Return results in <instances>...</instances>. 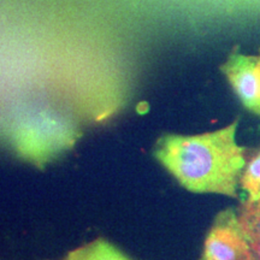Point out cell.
<instances>
[{
	"instance_id": "cell-8",
	"label": "cell",
	"mask_w": 260,
	"mask_h": 260,
	"mask_svg": "<svg viewBox=\"0 0 260 260\" xmlns=\"http://www.w3.org/2000/svg\"><path fill=\"white\" fill-rule=\"evenodd\" d=\"M249 246H251V249L255 253V255L258 256L259 260H260V240L249 241Z\"/></svg>"
},
{
	"instance_id": "cell-11",
	"label": "cell",
	"mask_w": 260,
	"mask_h": 260,
	"mask_svg": "<svg viewBox=\"0 0 260 260\" xmlns=\"http://www.w3.org/2000/svg\"><path fill=\"white\" fill-rule=\"evenodd\" d=\"M251 260H255V259H254V258H252V259H251Z\"/></svg>"
},
{
	"instance_id": "cell-4",
	"label": "cell",
	"mask_w": 260,
	"mask_h": 260,
	"mask_svg": "<svg viewBox=\"0 0 260 260\" xmlns=\"http://www.w3.org/2000/svg\"><path fill=\"white\" fill-rule=\"evenodd\" d=\"M259 59L241 53L232 54L224 64L223 71L247 109L260 115Z\"/></svg>"
},
{
	"instance_id": "cell-6",
	"label": "cell",
	"mask_w": 260,
	"mask_h": 260,
	"mask_svg": "<svg viewBox=\"0 0 260 260\" xmlns=\"http://www.w3.org/2000/svg\"><path fill=\"white\" fill-rule=\"evenodd\" d=\"M239 222L248 241L260 240V201H247L241 209Z\"/></svg>"
},
{
	"instance_id": "cell-2",
	"label": "cell",
	"mask_w": 260,
	"mask_h": 260,
	"mask_svg": "<svg viewBox=\"0 0 260 260\" xmlns=\"http://www.w3.org/2000/svg\"><path fill=\"white\" fill-rule=\"evenodd\" d=\"M76 130L56 113L41 111L23 119L15 130V147L22 158L44 167L73 146Z\"/></svg>"
},
{
	"instance_id": "cell-3",
	"label": "cell",
	"mask_w": 260,
	"mask_h": 260,
	"mask_svg": "<svg viewBox=\"0 0 260 260\" xmlns=\"http://www.w3.org/2000/svg\"><path fill=\"white\" fill-rule=\"evenodd\" d=\"M251 246L233 210L216 217L204 243L200 260H251Z\"/></svg>"
},
{
	"instance_id": "cell-9",
	"label": "cell",
	"mask_w": 260,
	"mask_h": 260,
	"mask_svg": "<svg viewBox=\"0 0 260 260\" xmlns=\"http://www.w3.org/2000/svg\"><path fill=\"white\" fill-rule=\"evenodd\" d=\"M258 75H259V84H260V60L258 63Z\"/></svg>"
},
{
	"instance_id": "cell-10",
	"label": "cell",
	"mask_w": 260,
	"mask_h": 260,
	"mask_svg": "<svg viewBox=\"0 0 260 260\" xmlns=\"http://www.w3.org/2000/svg\"><path fill=\"white\" fill-rule=\"evenodd\" d=\"M61 260H69V258H68V256H65V258L61 259Z\"/></svg>"
},
{
	"instance_id": "cell-5",
	"label": "cell",
	"mask_w": 260,
	"mask_h": 260,
	"mask_svg": "<svg viewBox=\"0 0 260 260\" xmlns=\"http://www.w3.org/2000/svg\"><path fill=\"white\" fill-rule=\"evenodd\" d=\"M67 256L69 260H132L103 237L74 249Z\"/></svg>"
},
{
	"instance_id": "cell-13",
	"label": "cell",
	"mask_w": 260,
	"mask_h": 260,
	"mask_svg": "<svg viewBox=\"0 0 260 260\" xmlns=\"http://www.w3.org/2000/svg\"><path fill=\"white\" fill-rule=\"evenodd\" d=\"M259 60H260V59H259Z\"/></svg>"
},
{
	"instance_id": "cell-12",
	"label": "cell",
	"mask_w": 260,
	"mask_h": 260,
	"mask_svg": "<svg viewBox=\"0 0 260 260\" xmlns=\"http://www.w3.org/2000/svg\"><path fill=\"white\" fill-rule=\"evenodd\" d=\"M256 201H260V199H259V200H256Z\"/></svg>"
},
{
	"instance_id": "cell-7",
	"label": "cell",
	"mask_w": 260,
	"mask_h": 260,
	"mask_svg": "<svg viewBox=\"0 0 260 260\" xmlns=\"http://www.w3.org/2000/svg\"><path fill=\"white\" fill-rule=\"evenodd\" d=\"M240 183L248 193V200L256 201L260 199V152L248 162L245 172L240 178Z\"/></svg>"
},
{
	"instance_id": "cell-1",
	"label": "cell",
	"mask_w": 260,
	"mask_h": 260,
	"mask_svg": "<svg viewBox=\"0 0 260 260\" xmlns=\"http://www.w3.org/2000/svg\"><path fill=\"white\" fill-rule=\"evenodd\" d=\"M236 128L234 122L200 135L161 136L154 155L186 189L235 198L246 164L245 148L236 142Z\"/></svg>"
}]
</instances>
